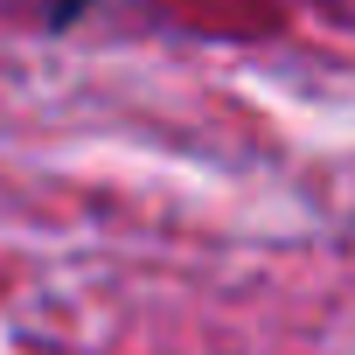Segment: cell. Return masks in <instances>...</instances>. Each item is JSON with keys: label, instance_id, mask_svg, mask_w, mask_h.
Returning <instances> with one entry per match:
<instances>
[{"label": "cell", "instance_id": "obj_1", "mask_svg": "<svg viewBox=\"0 0 355 355\" xmlns=\"http://www.w3.org/2000/svg\"><path fill=\"white\" fill-rule=\"evenodd\" d=\"M84 8H91V0H56V8H49V21H56V28H70Z\"/></svg>", "mask_w": 355, "mask_h": 355}]
</instances>
